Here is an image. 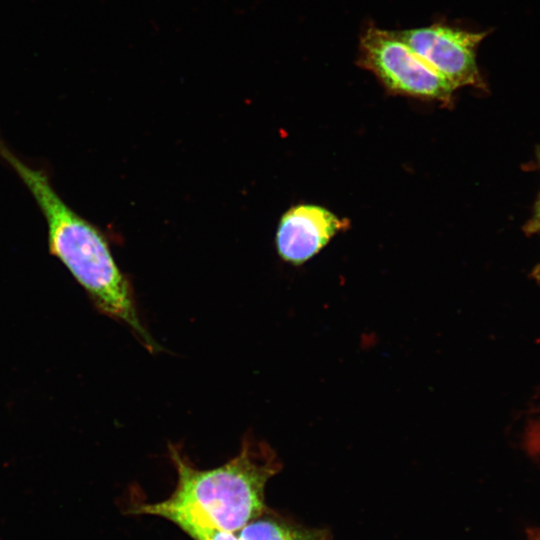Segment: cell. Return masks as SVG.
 Returning a JSON list of instances; mask_svg holds the SVG:
<instances>
[{"mask_svg": "<svg viewBox=\"0 0 540 540\" xmlns=\"http://www.w3.org/2000/svg\"><path fill=\"white\" fill-rule=\"evenodd\" d=\"M240 540H328V532L296 525L264 512L236 532Z\"/></svg>", "mask_w": 540, "mask_h": 540, "instance_id": "6", "label": "cell"}, {"mask_svg": "<svg viewBox=\"0 0 540 540\" xmlns=\"http://www.w3.org/2000/svg\"><path fill=\"white\" fill-rule=\"evenodd\" d=\"M350 223L329 209L316 204H299L281 217L275 244L279 256L293 265H301L318 254Z\"/></svg>", "mask_w": 540, "mask_h": 540, "instance_id": "5", "label": "cell"}, {"mask_svg": "<svg viewBox=\"0 0 540 540\" xmlns=\"http://www.w3.org/2000/svg\"><path fill=\"white\" fill-rule=\"evenodd\" d=\"M532 275L534 276L536 280L540 281V264L535 267Z\"/></svg>", "mask_w": 540, "mask_h": 540, "instance_id": "9", "label": "cell"}, {"mask_svg": "<svg viewBox=\"0 0 540 540\" xmlns=\"http://www.w3.org/2000/svg\"><path fill=\"white\" fill-rule=\"evenodd\" d=\"M537 159L540 168V148L537 150ZM525 232L527 234L540 233V193L535 204L533 215L525 226Z\"/></svg>", "mask_w": 540, "mask_h": 540, "instance_id": "8", "label": "cell"}, {"mask_svg": "<svg viewBox=\"0 0 540 540\" xmlns=\"http://www.w3.org/2000/svg\"><path fill=\"white\" fill-rule=\"evenodd\" d=\"M0 158L18 175L40 207L51 254L63 263L99 311L127 324L153 351L157 344L141 323L130 283L102 233L65 203L43 170L23 162L1 139Z\"/></svg>", "mask_w": 540, "mask_h": 540, "instance_id": "2", "label": "cell"}, {"mask_svg": "<svg viewBox=\"0 0 540 540\" xmlns=\"http://www.w3.org/2000/svg\"><path fill=\"white\" fill-rule=\"evenodd\" d=\"M421 59L456 89L473 86L486 90L476 61V50L488 35L436 23L426 27L394 31Z\"/></svg>", "mask_w": 540, "mask_h": 540, "instance_id": "4", "label": "cell"}, {"mask_svg": "<svg viewBox=\"0 0 540 540\" xmlns=\"http://www.w3.org/2000/svg\"><path fill=\"white\" fill-rule=\"evenodd\" d=\"M177 484L165 500L138 505L133 512L163 517L180 529L188 526L237 532L266 510L265 487L280 470L274 451L265 443L245 439L225 464L195 468L177 446H169Z\"/></svg>", "mask_w": 540, "mask_h": 540, "instance_id": "1", "label": "cell"}, {"mask_svg": "<svg viewBox=\"0 0 540 540\" xmlns=\"http://www.w3.org/2000/svg\"><path fill=\"white\" fill-rule=\"evenodd\" d=\"M357 63L394 94L451 104L456 88L401 41L394 31L367 27Z\"/></svg>", "mask_w": 540, "mask_h": 540, "instance_id": "3", "label": "cell"}, {"mask_svg": "<svg viewBox=\"0 0 540 540\" xmlns=\"http://www.w3.org/2000/svg\"><path fill=\"white\" fill-rule=\"evenodd\" d=\"M182 530L193 540H240L236 532L217 528L188 526Z\"/></svg>", "mask_w": 540, "mask_h": 540, "instance_id": "7", "label": "cell"}, {"mask_svg": "<svg viewBox=\"0 0 540 540\" xmlns=\"http://www.w3.org/2000/svg\"><path fill=\"white\" fill-rule=\"evenodd\" d=\"M540 540V539H539Z\"/></svg>", "mask_w": 540, "mask_h": 540, "instance_id": "10", "label": "cell"}]
</instances>
